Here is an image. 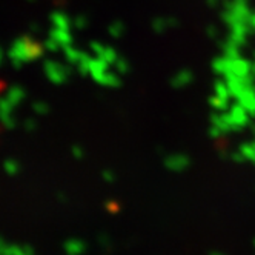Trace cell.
<instances>
[{"mask_svg": "<svg viewBox=\"0 0 255 255\" xmlns=\"http://www.w3.org/2000/svg\"><path fill=\"white\" fill-rule=\"evenodd\" d=\"M42 52H43V48L39 43H35L31 39L25 37V39H19L12 45L9 51V57L15 66H20L26 62L39 59L42 56Z\"/></svg>", "mask_w": 255, "mask_h": 255, "instance_id": "cell-1", "label": "cell"}, {"mask_svg": "<svg viewBox=\"0 0 255 255\" xmlns=\"http://www.w3.org/2000/svg\"><path fill=\"white\" fill-rule=\"evenodd\" d=\"M43 69H45V74L46 77L56 85H60V83H65L66 79H68V68H65L63 65L54 62V60H46L45 65H43Z\"/></svg>", "mask_w": 255, "mask_h": 255, "instance_id": "cell-2", "label": "cell"}, {"mask_svg": "<svg viewBox=\"0 0 255 255\" xmlns=\"http://www.w3.org/2000/svg\"><path fill=\"white\" fill-rule=\"evenodd\" d=\"M228 114L231 117L234 129H240V128H243L249 123V114L242 105H232Z\"/></svg>", "mask_w": 255, "mask_h": 255, "instance_id": "cell-3", "label": "cell"}, {"mask_svg": "<svg viewBox=\"0 0 255 255\" xmlns=\"http://www.w3.org/2000/svg\"><path fill=\"white\" fill-rule=\"evenodd\" d=\"M249 22H237L231 26V37L229 40H232L234 43L237 45H243L246 42V37H248V34H249Z\"/></svg>", "mask_w": 255, "mask_h": 255, "instance_id": "cell-4", "label": "cell"}, {"mask_svg": "<svg viewBox=\"0 0 255 255\" xmlns=\"http://www.w3.org/2000/svg\"><path fill=\"white\" fill-rule=\"evenodd\" d=\"M165 165L171 171L181 172V171H185L191 165V160L186 155H183V154H175V155H169V157L165 158Z\"/></svg>", "mask_w": 255, "mask_h": 255, "instance_id": "cell-5", "label": "cell"}, {"mask_svg": "<svg viewBox=\"0 0 255 255\" xmlns=\"http://www.w3.org/2000/svg\"><path fill=\"white\" fill-rule=\"evenodd\" d=\"M229 74H234L237 77H245L251 74V63L242 57H235L231 59V72ZM228 76V74H226Z\"/></svg>", "mask_w": 255, "mask_h": 255, "instance_id": "cell-6", "label": "cell"}, {"mask_svg": "<svg viewBox=\"0 0 255 255\" xmlns=\"http://www.w3.org/2000/svg\"><path fill=\"white\" fill-rule=\"evenodd\" d=\"M93 79H94L99 85L109 86V88H114V86H119V85H120L119 76L114 74V72H109L108 69L103 71V72H99V74H96V76H93Z\"/></svg>", "mask_w": 255, "mask_h": 255, "instance_id": "cell-7", "label": "cell"}, {"mask_svg": "<svg viewBox=\"0 0 255 255\" xmlns=\"http://www.w3.org/2000/svg\"><path fill=\"white\" fill-rule=\"evenodd\" d=\"M239 100L249 116H255V91H254V88H248Z\"/></svg>", "mask_w": 255, "mask_h": 255, "instance_id": "cell-8", "label": "cell"}, {"mask_svg": "<svg viewBox=\"0 0 255 255\" xmlns=\"http://www.w3.org/2000/svg\"><path fill=\"white\" fill-rule=\"evenodd\" d=\"M49 37H52L60 46H66L72 43V35L69 32V29H63V28H54L49 34Z\"/></svg>", "mask_w": 255, "mask_h": 255, "instance_id": "cell-9", "label": "cell"}, {"mask_svg": "<svg viewBox=\"0 0 255 255\" xmlns=\"http://www.w3.org/2000/svg\"><path fill=\"white\" fill-rule=\"evenodd\" d=\"M211 122H212L214 126H217L218 129H222L225 134L229 132V131H234V126H232L229 114H215V116H212Z\"/></svg>", "mask_w": 255, "mask_h": 255, "instance_id": "cell-10", "label": "cell"}, {"mask_svg": "<svg viewBox=\"0 0 255 255\" xmlns=\"http://www.w3.org/2000/svg\"><path fill=\"white\" fill-rule=\"evenodd\" d=\"M194 76H192V72L188 71V69H183V71H180L178 74H175L172 77V86L175 88H183V86H188L191 82H192Z\"/></svg>", "mask_w": 255, "mask_h": 255, "instance_id": "cell-11", "label": "cell"}, {"mask_svg": "<svg viewBox=\"0 0 255 255\" xmlns=\"http://www.w3.org/2000/svg\"><path fill=\"white\" fill-rule=\"evenodd\" d=\"M63 249H65L68 254H71V255H79V254H83V252L86 251V245H85L82 240L72 239V240L65 242Z\"/></svg>", "mask_w": 255, "mask_h": 255, "instance_id": "cell-12", "label": "cell"}, {"mask_svg": "<svg viewBox=\"0 0 255 255\" xmlns=\"http://www.w3.org/2000/svg\"><path fill=\"white\" fill-rule=\"evenodd\" d=\"M212 68H214V71L217 72V74H223V76H226V74H229V72H231V59L226 57V56L218 57V59L214 60Z\"/></svg>", "mask_w": 255, "mask_h": 255, "instance_id": "cell-13", "label": "cell"}, {"mask_svg": "<svg viewBox=\"0 0 255 255\" xmlns=\"http://www.w3.org/2000/svg\"><path fill=\"white\" fill-rule=\"evenodd\" d=\"M108 66H109V63L105 62V60L100 59V57L91 59V60H89V74H91V76H96V74H99V72L106 71Z\"/></svg>", "mask_w": 255, "mask_h": 255, "instance_id": "cell-14", "label": "cell"}, {"mask_svg": "<svg viewBox=\"0 0 255 255\" xmlns=\"http://www.w3.org/2000/svg\"><path fill=\"white\" fill-rule=\"evenodd\" d=\"M51 22L52 25L56 26V28H63V29H69L71 26V20H69V17L63 12H54L51 15Z\"/></svg>", "mask_w": 255, "mask_h": 255, "instance_id": "cell-15", "label": "cell"}, {"mask_svg": "<svg viewBox=\"0 0 255 255\" xmlns=\"http://www.w3.org/2000/svg\"><path fill=\"white\" fill-rule=\"evenodd\" d=\"M175 25H177L175 19H165V17H160V19H155L152 22V28L155 32H165L168 28L175 26Z\"/></svg>", "mask_w": 255, "mask_h": 255, "instance_id": "cell-16", "label": "cell"}, {"mask_svg": "<svg viewBox=\"0 0 255 255\" xmlns=\"http://www.w3.org/2000/svg\"><path fill=\"white\" fill-rule=\"evenodd\" d=\"M63 52H65V57H66V60H68L69 63H79V60H80V57H82V54H83V51L74 48L72 45L63 46Z\"/></svg>", "mask_w": 255, "mask_h": 255, "instance_id": "cell-17", "label": "cell"}, {"mask_svg": "<svg viewBox=\"0 0 255 255\" xmlns=\"http://www.w3.org/2000/svg\"><path fill=\"white\" fill-rule=\"evenodd\" d=\"M6 97H8L14 105H17L19 102H22V100H23V97H25V91H23L20 86H12V88H9V89H8Z\"/></svg>", "mask_w": 255, "mask_h": 255, "instance_id": "cell-18", "label": "cell"}, {"mask_svg": "<svg viewBox=\"0 0 255 255\" xmlns=\"http://www.w3.org/2000/svg\"><path fill=\"white\" fill-rule=\"evenodd\" d=\"M223 49H225V56L229 57V59L240 57V45L234 43L232 40H229L228 43H225Z\"/></svg>", "mask_w": 255, "mask_h": 255, "instance_id": "cell-19", "label": "cell"}, {"mask_svg": "<svg viewBox=\"0 0 255 255\" xmlns=\"http://www.w3.org/2000/svg\"><path fill=\"white\" fill-rule=\"evenodd\" d=\"M97 57V56H96ZM100 59H103L105 62H108L109 65L111 63H114L117 59H119V56H117V52H116V49H113V48H109V46H105V49H103V52L99 56Z\"/></svg>", "mask_w": 255, "mask_h": 255, "instance_id": "cell-20", "label": "cell"}, {"mask_svg": "<svg viewBox=\"0 0 255 255\" xmlns=\"http://www.w3.org/2000/svg\"><path fill=\"white\" fill-rule=\"evenodd\" d=\"M209 103H211L212 108L217 109V111H225V109L228 108V105H229V100L228 99H223V97H218V96H214L209 100Z\"/></svg>", "mask_w": 255, "mask_h": 255, "instance_id": "cell-21", "label": "cell"}, {"mask_svg": "<svg viewBox=\"0 0 255 255\" xmlns=\"http://www.w3.org/2000/svg\"><path fill=\"white\" fill-rule=\"evenodd\" d=\"M214 89H215V96L223 97V99H228V100H229L231 93H229V88H228L226 82H217Z\"/></svg>", "mask_w": 255, "mask_h": 255, "instance_id": "cell-22", "label": "cell"}, {"mask_svg": "<svg viewBox=\"0 0 255 255\" xmlns=\"http://www.w3.org/2000/svg\"><path fill=\"white\" fill-rule=\"evenodd\" d=\"M123 32H125V25L122 22H113L111 26H109V34H111L113 37H116V39L122 37Z\"/></svg>", "mask_w": 255, "mask_h": 255, "instance_id": "cell-23", "label": "cell"}, {"mask_svg": "<svg viewBox=\"0 0 255 255\" xmlns=\"http://www.w3.org/2000/svg\"><path fill=\"white\" fill-rule=\"evenodd\" d=\"M114 65H116V69H117L119 74H126V72L129 71V63H128V60H125V59H120L119 57L114 62Z\"/></svg>", "mask_w": 255, "mask_h": 255, "instance_id": "cell-24", "label": "cell"}, {"mask_svg": "<svg viewBox=\"0 0 255 255\" xmlns=\"http://www.w3.org/2000/svg\"><path fill=\"white\" fill-rule=\"evenodd\" d=\"M32 109H34V113L39 114V116H45L49 111V108H48V105L45 102H35L32 105Z\"/></svg>", "mask_w": 255, "mask_h": 255, "instance_id": "cell-25", "label": "cell"}, {"mask_svg": "<svg viewBox=\"0 0 255 255\" xmlns=\"http://www.w3.org/2000/svg\"><path fill=\"white\" fill-rule=\"evenodd\" d=\"M5 169H6L8 174H17V172H19V163L14 161V160H9V161L5 163Z\"/></svg>", "mask_w": 255, "mask_h": 255, "instance_id": "cell-26", "label": "cell"}, {"mask_svg": "<svg viewBox=\"0 0 255 255\" xmlns=\"http://www.w3.org/2000/svg\"><path fill=\"white\" fill-rule=\"evenodd\" d=\"M43 46H45V48H46L48 51H57V49L60 48V45H59V43H57L56 40H54L52 37H49V39H48V40L45 42V45H43Z\"/></svg>", "mask_w": 255, "mask_h": 255, "instance_id": "cell-27", "label": "cell"}, {"mask_svg": "<svg viewBox=\"0 0 255 255\" xmlns=\"http://www.w3.org/2000/svg\"><path fill=\"white\" fill-rule=\"evenodd\" d=\"M72 23H74V26H76V28H80V29H83V28L88 25V20H86V17L80 15V17H76L74 22H72Z\"/></svg>", "mask_w": 255, "mask_h": 255, "instance_id": "cell-28", "label": "cell"}, {"mask_svg": "<svg viewBox=\"0 0 255 255\" xmlns=\"http://www.w3.org/2000/svg\"><path fill=\"white\" fill-rule=\"evenodd\" d=\"M102 177H103L105 181H108V183H113V181H116V174L113 171H109V169L103 171Z\"/></svg>", "mask_w": 255, "mask_h": 255, "instance_id": "cell-29", "label": "cell"}, {"mask_svg": "<svg viewBox=\"0 0 255 255\" xmlns=\"http://www.w3.org/2000/svg\"><path fill=\"white\" fill-rule=\"evenodd\" d=\"M209 135H211L212 138H220V137H223V135H225V132H223L222 129H218L217 126H214V125H212L211 131H209Z\"/></svg>", "mask_w": 255, "mask_h": 255, "instance_id": "cell-30", "label": "cell"}, {"mask_svg": "<svg viewBox=\"0 0 255 255\" xmlns=\"http://www.w3.org/2000/svg\"><path fill=\"white\" fill-rule=\"evenodd\" d=\"M91 49H93V51H94V54H96V56L99 57L100 54L103 52L105 46H103L102 43H99V42H93V43H91Z\"/></svg>", "mask_w": 255, "mask_h": 255, "instance_id": "cell-31", "label": "cell"}, {"mask_svg": "<svg viewBox=\"0 0 255 255\" xmlns=\"http://www.w3.org/2000/svg\"><path fill=\"white\" fill-rule=\"evenodd\" d=\"M72 155H74V158H83V149L80 146H74L72 148Z\"/></svg>", "mask_w": 255, "mask_h": 255, "instance_id": "cell-32", "label": "cell"}, {"mask_svg": "<svg viewBox=\"0 0 255 255\" xmlns=\"http://www.w3.org/2000/svg\"><path fill=\"white\" fill-rule=\"evenodd\" d=\"M25 126H26V129H29V131H34L35 128H37V123H35V120L29 119V120H26Z\"/></svg>", "mask_w": 255, "mask_h": 255, "instance_id": "cell-33", "label": "cell"}, {"mask_svg": "<svg viewBox=\"0 0 255 255\" xmlns=\"http://www.w3.org/2000/svg\"><path fill=\"white\" fill-rule=\"evenodd\" d=\"M217 34H218V29L215 26H209L208 28V35H209V37H217Z\"/></svg>", "mask_w": 255, "mask_h": 255, "instance_id": "cell-34", "label": "cell"}, {"mask_svg": "<svg viewBox=\"0 0 255 255\" xmlns=\"http://www.w3.org/2000/svg\"><path fill=\"white\" fill-rule=\"evenodd\" d=\"M117 209H119L117 203H114V202H109V203H108V211H111V212H116Z\"/></svg>", "mask_w": 255, "mask_h": 255, "instance_id": "cell-35", "label": "cell"}, {"mask_svg": "<svg viewBox=\"0 0 255 255\" xmlns=\"http://www.w3.org/2000/svg\"><path fill=\"white\" fill-rule=\"evenodd\" d=\"M109 243H111V242H109V240L106 239V237H102V239H100V245H102V246L109 248Z\"/></svg>", "mask_w": 255, "mask_h": 255, "instance_id": "cell-36", "label": "cell"}, {"mask_svg": "<svg viewBox=\"0 0 255 255\" xmlns=\"http://www.w3.org/2000/svg\"><path fill=\"white\" fill-rule=\"evenodd\" d=\"M208 3H209L211 6H215V5L220 3V0H208Z\"/></svg>", "mask_w": 255, "mask_h": 255, "instance_id": "cell-37", "label": "cell"}, {"mask_svg": "<svg viewBox=\"0 0 255 255\" xmlns=\"http://www.w3.org/2000/svg\"><path fill=\"white\" fill-rule=\"evenodd\" d=\"M251 25L255 28V14H252V17H251Z\"/></svg>", "mask_w": 255, "mask_h": 255, "instance_id": "cell-38", "label": "cell"}, {"mask_svg": "<svg viewBox=\"0 0 255 255\" xmlns=\"http://www.w3.org/2000/svg\"><path fill=\"white\" fill-rule=\"evenodd\" d=\"M251 71H252V74L255 76V62H254V65L251 66Z\"/></svg>", "mask_w": 255, "mask_h": 255, "instance_id": "cell-39", "label": "cell"}, {"mask_svg": "<svg viewBox=\"0 0 255 255\" xmlns=\"http://www.w3.org/2000/svg\"><path fill=\"white\" fill-rule=\"evenodd\" d=\"M235 2H248V0H235Z\"/></svg>", "mask_w": 255, "mask_h": 255, "instance_id": "cell-40", "label": "cell"}, {"mask_svg": "<svg viewBox=\"0 0 255 255\" xmlns=\"http://www.w3.org/2000/svg\"><path fill=\"white\" fill-rule=\"evenodd\" d=\"M31 2H32V0H31Z\"/></svg>", "mask_w": 255, "mask_h": 255, "instance_id": "cell-41", "label": "cell"}]
</instances>
